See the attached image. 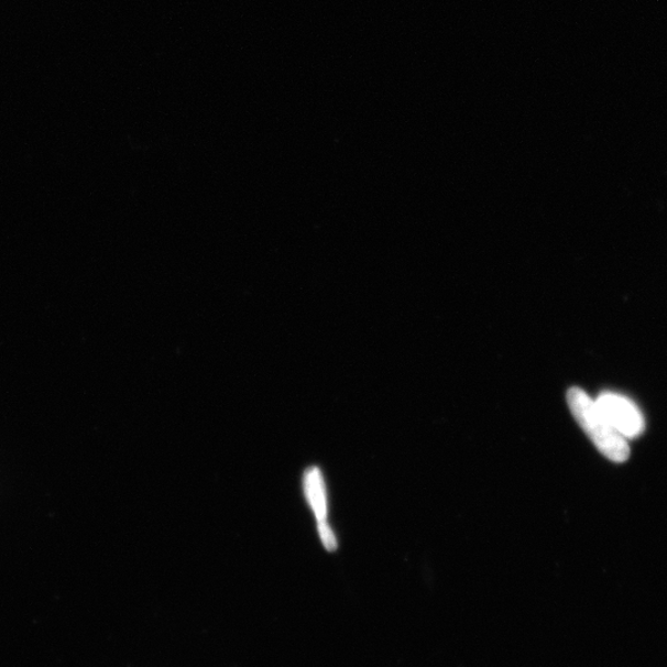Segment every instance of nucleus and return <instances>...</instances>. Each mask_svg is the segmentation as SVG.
I'll use <instances>...</instances> for the list:
<instances>
[{
  "mask_svg": "<svg viewBox=\"0 0 667 667\" xmlns=\"http://www.w3.org/2000/svg\"><path fill=\"white\" fill-rule=\"evenodd\" d=\"M306 493L313 511L319 522L327 518V497L325 482H322L320 470L311 468L306 473Z\"/></svg>",
  "mask_w": 667,
  "mask_h": 667,
  "instance_id": "3",
  "label": "nucleus"
},
{
  "mask_svg": "<svg viewBox=\"0 0 667 667\" xmlns=\"http://www.w3.org/2000/svg\"><path fill=\"white\" fill-rule=\"evenodd\" d=\"M568 404L576 422L588 434L594 447L613 462L628 460L631 449L628 439L616 431L588 393L573 387L568 392Z\"/></svg>",
  "mask_w": 667,
  "mask_h": 667,
  "instance_id": "1",
  "label": "nucleus"
},
{
  "mask_svg": "<svg viewBox=\"0 0 667 667\" xmlns=\"http://www.w3.org/2000/svg\"><path fill=\"white\" fill-rule=\"evenodd\" d=\"M318 528H319L321 542H322V544H325L326 549L329 551L337 550L338 543L336 539V535H334L332 531L330 529V527L326 523V521L319 522Z\"/></svg>",
  "mask_w": 667,
  "mask_h": 667,
  "instance_id": "4",
  "label": "nucleus"
},
{
  "mask_svg": "<svg viewBox=\"0 0 667 667\" xmlns=\"http://www.w3.org/2000/svg\"><path fill=\"white\" fill-rule=\"evenodd\" d=\"M611 426L625 439L639 437L645 429L642 412L635 404L622 394L604 392L595 400Z\"/></svg>",
  "mask_w": 667,
  "mask_h": 667,
  "instance_id": "2",
  "label": "nucleus"
}]
</instances>
